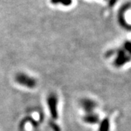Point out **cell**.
Segmentation results:
<instances>
[{"mask_svg":"<svg viewBox=\"0 0 131 131\" xmlns=\"http://www.w3.org/2000/svg\"><path fill=\"white\" fill-rule=\"evenodd\" d=\"M84 120L87 123L90 124H95L98 122V116L93 113H89V114L86 115L84 118Z\"/></svg>","mask_w":131,"mask_h":131,"instance_id":"cell-4","label":"cell"},{"mask_svg":"<svg viewBox=\"0 0 131 131\" xmlns=\"http://www.w3.org/2000/svg\"><path fill=\"white\" fill-rule=\"evenodd\" d=\"M109 130V122L108 119H105L101 123L99 131H108Z\"/></svg>","mask_w":131,"mask_h":131,"instance_id":"cell-5","label":"cell"},{"mask_svg":"<svg viewBox=\"0 0 131 131\" xmlns=\"http://www.w3.org/2000/svg\"><path fill=\"white\" fill-rule=\"evenodd\" d=\"M47 103L49 106V108L50 110L52 116L53 118H58V112H57V104H58V99L56 96L54 95H51L48 97Z\"/></svg>","mask_w":131,"mask_h":131,"instance_id":"cell-2","label":"cell"},{"mask_svg":"<svg viewBox=\"0 0 131 131\" xmlns=\"http://www.w3.org/2000/svg\"><path fill=\"white\" fill-rule=\"evenodd\" d=\"M82 106L87 112L91 113L95 108L97 106L96 103L90 99H84L82 101Z\"/></svg>","mask_w":131,"mask_h":131,"instance_id":"cell-3","label":"cell"},{"mask_svg":"<svg viewBox=\"0 0 131 131\" xmlns=\"http://www.w3.org/2000/svg\"><path fill=\"white\" fill-rule=\"evenodd\" d=\"M15 80L20 84L30 88H32L36 85V80L24 73H20L16 75Z\"/></svg>","mask_w":131,"mask_h":131,"instance_id":"cell-1","label":"cell"}]
</instances>
